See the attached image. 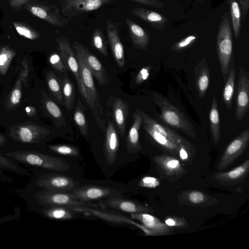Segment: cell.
<instances>
[{
  "instance_id": "1",
  "label": "cell",
  "mask_w": 249,
  "mask_h": 249,
  "mask_svg": "<svg viewBox=\"0 0 249 249\" xmlns=\"http://www.w3.org/2000/svg\"><path fill=\"white\" fill-rule=\"evenodd\" d=\"M154 103L160 108V118L168 126L195 138V129L184 114L161 94H154Z\"/></svg>"
},
{
  "instance_id": "2",
  "label": "cell",
  "mask_w": 249,
  "mask_h": 249,
  "mask_svg": "<svg viewBox=\"0 0 249 249\" xmlns=\"http://www.w3.org/2000/svg\"><path fill=\"white\" fill-rule=\"evenodd\" d=\"M5 155L21 163L53 171L70 169L69 164L62 159L36 151H16L5 153Z\"/></svg>"
},
{
  "instance_id": "3",
  "label": "cell",
  "mask_w": 249,
  "mask_h": 249,
  "mask_svg": "<svg viewBox=\"0 0 249 249\" xmlns=\"http://www.w3.org/2000/svg\"><path fill=\"white\" fill-rule=\"evenodd\" d=\"M216 49L221 71L225 80L232 56V37L229 14L221 17L216 37Z\"/></svg>"
},
{
  "instance_id": "4",
  "label": "cell",
  "mask_w": 249,
  "mask_h": 249,
  "mask_svg": "<svg viewBox=\"0 0 249 249\" xmlns=\"http://www.w3.org/2000/svg\"><path fill=\"white\" fill-rule=\"evenodd\" d=\"M55 40L60 51L61 57L67 70L71 71L76 80L79 93L91 109V103L81 79L76 55L71 45L69 38L61 36L57 37Z\"/></svg>"
},
{
  "instance_id": "5",
  "label": "cell",
  "mask_w": 249,
  "mask_h": 249,
  "mask_svg": "<svg viewBox=\"0 0 249 249\" xmlns=\"http://www.w3.org/2000/svg\"><path fill=\"white\" fill-rule=\"evenodd\" d=\"M36 196L40 203L46 207H63L76 212L82 207L97 206L82 202L68 192L45 190L36 193Z\"/></svg>"
},
{
  "instance_id": "6",
  "label": "cell",
  "mask_w": 249,
  "mask_h": 249,
  "mask_svg": "<svg viewBox=\"0 0 249 249\" xmlns=\"http://www.w3.org/2000/svg\"><path fill=\"white\" fill-rule=\"evenodd\" d=\"M50 133L46 127L33 122H25L13 125L10 135L15 141L28 144L38 143Z\"/></svg>"
},
{
  "instance_id": "7",
  "label": "cell",
  "mask_w": 249,
  "mask_h": 249,
  "mask_svg": "<svg viewBox=\"0 0 249 249\" xmlns=\"http://www.w3.org/2000/svg\"><path fill=\"white\" fill-rule=\"evenodd\" d=\"M152 160L160 176L169 182L176 181L187 173L180 160L174 156L160 155Z\"/></svg>"
},
{
  "instance_id": "8",
  "label": "cell",
  "mask_w": 249,
  "mask_h": 249,
  "mask_svg": "<svg viewBox=\"0 0 249 249\" xmlns=\"http://www.w3.org/2000/svg\"><path fill=\"white\" fill-rule=\"evenodd\" d=\"M82 202L94 204L93 202L113 197H123L119 191L112 188L97 186L86 185L69 192Z\"/></svg>"
},
{
  "instance_id": "9",
  "label": "cell",
  "mask_w": 249,
  "mask_h": 249,
  "mask_svg": "<svg viewBox=\"0 0 249 249\" xmlns=\"http://www.w3.org/2000/svg\"><path fill=\"white\" fill-rule=\"evenodd\" d=\"M249 142V129L243 130L226 147L217 165L218 171L227 168L247 148Z\"/></svg>"
},
{
  "instance_id": "10",
  "label": "cell",
  "mask_w": 249,
  "mask_h": 249,
  "mask_svg": "<svg viewBox=\"0 0 249 249\" xmlns=\"http://www.w3.org/2000/svg\"><path fill=\"white\" fill-rule=\"evenodd\" d=\"M112 0H60V13L67 18L89 13L110 3Z\"/></svg>"
},
{
  "instance_id": "11",
  "label": "cell",
  "mask_w": 249,
  "mask_h": 249,
  "mask_svg": "<svg viewBox=\"0 0 249 249\" xmlns=\"http://www.w3.org/2000/svg\"><path fill=\"white\" fill-rule=\"evenodd\" d=\"M72 46L75 53L80 55L99 85L102 86L108 84V77L106 69L98 59L86 46L78 41H73Z\"/></svg>"
},
{
  "instance_id": "12",
  "label": "cell",
  "mask_w": 249,
  "mask_h": 249,
  "mask_svg": "<svg viewBox=\"0 0 249 249\" xmlns=\"http://www.w3.org/2000/svg\"><path fill=\"white\" fill-rule=\"evenodd\" d=\"M79 184L71 177L54 173L43 175L36 181V184L44 190L59 192H71L78 188Z\"/></svg>"
},
{
  "instance_id": "13",
  "label": "cell",
  "mask_w": 249,
  "mask_h": 249,
  "mask_svg": "<svg viewBox=\"0 0 249 249\" xmlns=\"http://www.w3.org/2000/svg\"><path fill=\"white\" fill-rule=\"evenodd\" d=\"M249 108V75L242 67L238 75V89L235 103V118L241 121Z\"/></svg>"
},
{
  "instance_id": "14",
  "label": "cell",
  "mask_w": 249,
  "mask_h": 249,
  "mask_svg": "<svg viewBox=\"0 0 249 249\" xmlns=\"http://www.w3.org/2000/svg\"><path fill=\"white\" fill-rule=\"evenodd\" d=\"M27 8L34 16L59 28L66 27L71 19L62 16L60 10L53 5H29Z\"/></svg>"
},
{
  "instance_id": "15",
  "label": "cell",
  "mask_w": 249,
  "mask_h": 249,
  "mask_svg": "<svg viewBox=\"0 0 249 249\" xmlns=\"http://www.w3.org/2000/svg\"><path fill=\"white\" fill-rule=\"evenodd\" d=\"M99 205L103 208H109L130 214L137 213H153V209L136 201L124 199L122 197H113L99 201Z\"/></svg>"
},
{
  "instance_id": "16",
  "label": "cell",
  "mask_w": 249,
  "mask_h": 249,
  "mask_svg": "<svg viewBox=\"0 0 249 249\" xmlns=\"http://www.w3.org/2000/svg\"><path fill=\"white\" fill-rule=\"evenodd\" d=\"M249 173V159L242 164L227 172H218L214 174L212 178L222 185L233 186L242 183Z\"/></svg>"
},
{
  "instance_id": "17",
  "label": "cell",
  "mask_w": 249,
  "mask_h": 249,
  "mask_svg": "<svg viewBox=\"0 0 249 249\" xmlns=\"http://www.w3.org/2000/svg\"><path fill=\"white\" fill-rule=\"evenodd\" d=\"M177 201L181 205L192 207H208L219 202L217 199L195 190L181 191L177 196Z\"/></svg>"
},
{
  "instance_id": "18",
  "label": "cell",
  "mask_w": 249,
  "mask_h": 249,
  "mask_svg": "<svg viewBox=\"0 0 249 249\" xmlns=\"http://www.w3.org/2000/svg\"><path fill=\"white\" fill-rule=\"evenodd\" d=\"M119 24L108 19L106 22V30L108 42L114 58L118 65L124 67L125 63L124 46L119 36Z\"/></svg>"
},
{
  "instance_id": "19",
  "label": "cell",
  "mask_w": 249,
  "mask_h": 249,
  "mask_svg": "<svg viewBox=\"0 0 249 249\" xmlns=\"http://www.w3.org/2000/svg\"><path fill=\"white\" fill-rule=\"evenodd\" d=\"M132 218L140 222L148 230L152 235L161 236L172 234L175 229L167 226L159 218L149 213L130 214Z\"/></svg>"
},
{
  "instance_id": "20",
  "label": "cell",
  "mask_w": 249,
  "mask_h": 249,
  "mask_svg": "<svg viewBox=\"0 0 249 249\" xmlns=\"http://www.w3.org/2000/svg\"><path fill=\"white\" fill-rule=\"evenodd\" d=\"M130 12L159 31L164 30L168 21V18L160 13L143 7H136L132 9Z\"/></svg>"
},
{
  "instance_id": "21",
  "label": "cell",
  "mask_w": 249,
  "mask_h": 249,
  "mask_svg": "<svg viewBox=\"0 0 249 249\" xmlns=\"http://www.w3.org/2000/svg\"><path fill=\"white\" fill-rule=\"evenodd\" d=\"M136 111L141 115L143 124L172 142L179 144L184 139L174 130L157 122L140 109L136 108Z\"/></svg>"
},
{
  "instance_id": "22",
  "label": "cell",
  "mask_w": 249,
  "mask_h": 249,
  "mask_svg": "<svg viewBox=\"0 0 249 249\" xmlns=\"http://www.w3.org/2000/svg\"><path fill=\"white\" fill-rule=\"evenodd\" d=\"M119 145V138L116 129L113 122L109 121L106 131L105 154L106 160L110 164L114 163L115 161Z\"/></svg>"
},
{
  "instance_id": "23",
  "label": "cell",
  "mask_w": 249,
  "mask_h": 249,
  "mask_svg": "<svg viewBox=\"0 0 249 249\" xmlns=\"http://www.w3.org/2000/svg\"><path fill=\"white\" fill-rule=\"evenodd\" d=\"M78 212H82L86 214L88 213L89 215H92L113 222L134 225L142 230L146 235H151V232L142 225H141L135 223L130 219L126 218H126L123 216L107 213L102 211L101 209H93L91 207H82L78 210Z\"/></svg>"
},
{
  "instance_id": "24",
  "label": "cell",
  "mask_w": 249,
  "mask_h": 249,
  "mask_svg": "<svg viewBox=\"0 0 249 249\" xmlns=\"http://www.w3.org/2000/svg\"><path fill=\"white\" fill-rule=\"evenodd\" d=\"M125 22L133 46L140 50L146 49L150 40L148 33L142 27L130 18H126Z\"/></svg>"
},
{
  "instance_id": "25",
  "label": "cell",
  "mask_w": 249,
  "mask_h": 249,
  "mask_svg": "<svg viewBox=\"0 0 249 249\" xmlns=\"http://www.w3.org/2000/svg\"><path fill=\"white\" fill-rule=\"evenodd\" d=\"M195 73L198 95L200 98H202L205 95L210 83V70L205 58H203L196 66Z\"/></svg>"
},
{
  "instance_id": "26",
  "label": "cell",
  "mask_w": 249,
  "mask_h": 249,
  "mask_svg": "<svg viewBox=\"0 0 249 249\" xmlns=\"http://www.w3.org/2000/svg\"><path fill=\"white\" fill-rule=\"evenodd\" d=\"M143 124L148 137L157 146L172 155L178 156V144L155 131L145 124Z\"/></svg>"
},
{
  "instance_id": "27",
  "label": "cell",
  "mask_w": 249,
  "mask_h": 249,
  "mask_svg": "<svg viewBox=\"0 0 249 249\" xmlns=\"http://www.w3.org/2000/svg\"><path fill=\"white\" fill-rule=\"evenodd\" d=\"M133 123L126 140V146L130 152H136L141 150L139 141V129L142 123L141 115L137 111L133 113Z\"/></svg>"
},
{
  "instance_id": "28",
  "label": "cell",
  "mask_w": 249,
  "mask_h": 249,
  "mask_svg": "<svg viewBox=\"0 0 249 249\" xmlns=\"http://www.w3.org/2000/svg\"><path fill=\"white\" fill-rule=\"evenodd\" d=\"M128 112V106L127 103L120 98H117L113 104V114L116 124L123 137H124L125 133Z\"/></svg>"
},
{
  "instance_id": "29",
  "label": "cell",
  "mask_w": 249,
  "mask_h": 249,
  "mask_svg": "<svg viewBox=\"0 0 249 249\" xmlns=\"http://www.w3.org/2000/svg\"><path fill=\"white\" fill-rule=\"evenodd\" d=\"M210 130L215 143H217L220 139L221 129L218 106L215 96L213 98L209 113Z\"/></svg>"
},
{
  "instance_id": "30",
  "label": "cell",
  "mask_w": 249,
  "mask_h": 249,
  "mask_svg": "<svg viewBox=\"0 0 249 249\" xmlns=\"http://www.w3.org/2000/svg\"><path fill=\"white\" fill-rule=\"evenodd\" d=\"M62 94L64 105L68 111L71 110L74 106L75 100L74 86L66 73L61 78Z\"/></svg>"
},
{
  "instance_id": "31",
  "label": "cell",
  "mask_w": 249,
  "mask_h": 249,
  "mask_svg": "<svg viewBox=\"0 0 249 249\" xmlns=\"http://www.w3.org/2000/svg\"><path fill=\"white\" fill-rule=\"evenodd\" d=\"M236 70L232 66L229 70L226 79V82L223 91V101L225 106L228 109H231L232 107V99L234 92Z\"/></svg>"
},
{
  "instance_id": "32",
  "label": "cell",
  "mask_w": 249,
  "mask_h": 249,
  "mask_svg": "<svg viewBox=\"0 0 249 249\" xmlns=\"http://www.w3.org/2000/svg\"><path fill=\"white\" fill-rule=\"evenodd\" d=\"M76 211L63 207H47L42 211L46 217L56 220H69L72 219Z\"/></svg>"
},
{
  "instance_id": "33",
  "label": "cell",
  "mask_w": 249,
  "mask_h": 249,
  "mask_svg": "<svg viewBox=\"0 0 249 249\" xmlns=\"http://www.w3.org/2000/svg\"><path fill=\"white\" fill-rule=\"evenodd\" d=\"M43 104L46 111L57 123L59 127L65 124V117L62 110L57 104L45 93L44 95Z\"/></svg>"
},
{
  "instance_id": "34",
  "label": "cell",
  "mask_w": 249,
  "mask_h": 249,
  "mask_svg": "<svg viewBox=\"0 0 249 249\" xmlns=\"http://www.w3.org/2000/svg\"><path fill=\"white\" fill-rule=\"evenodd\" d=\"M46 81L51 93L59 103L63 105L64 102L60 78L54 71H50L46 73Z\"/></svg>"
},
{
  "instance_id": "35",
  "label": "cell",
  "mask_w": 249,
  "mask_h": 249,
  "mask_svg": "<svg viewBox=\"0 0 249 249\" xmlns=\"http://www.w3.org/2000/svg\"><path fill=\"white\" fill-rule=\"evenodd\" d=\"M231 13L232 28L235 39L237 40L241 29V12L239 5L236 0H228Z\"/></svg>"
},
{
  "instance_id": "36",
  "label": "cell",
  "mask_w": 249,
  "mask_h": 249,
  "mask_svg": "<svg viewBox=\"0 0 249 249\" xmlns=\"http://www.w3.org/2000/svg\"><path fill=\"white\" fill-rule=\"evenodd\" d=\"M82 103L78 99L76 107L75 109L73 118L74 122L78 127L81 133L84 136L87 135L88 133V124L86 117L85 110L82 107Z\"/></svg>"
},
{
  "instance_id": "37",
  "label": "cell",
  "mask_w": 249,
  "mask_h": 249,
  "mask_svg": "<svg viewBox=\"0 0 249 249\" xmlns=\"http://www.w3.org/2000/svg\"><path fill=\"white\" fill-rule=\"evenodd\" d=\"M93 47L104 55H108L107 42L101 29L96 28L93 32L91 39Z\"/></svg>"
},
{
  "instance_id": "38",
  "label": "cell",
  "mask_w": 249,
  "mask_h": 249,
  "mask_svg": "<svg viewBox=\"0 0 249 249\" xmlns=\"http://www.w3.org/2000/svg\"><path fill=\"white\" fill-rule=\"evenodd\" d=\"M16 52L8 46H3L0 49V73L5 75L12 60L16 56Z\"/></svg>"
},
{
  "instance_id": "39",
  "label": "cell",
  "mask_w": 249,
  "mask_h": 249,
  "mask_svg": "<svg viewBox=\"0 0 249 249\" xmlns=\"http://www.w3.org/2000/svg\"><path fill=\"white\" fill-rule=\"evenodd\" d=\"M195 154L194 146L184 139L178 144V157L183 162H188L192 160Z\"/></svg>"
},
{
  "instance_id": "40",
  "label": "cell",
  "mask_w": 249,
  "mask_h": 249,
  "mask_svg": "<svg viewBox=\"0 0 249 249\" xmlns=\"http://www.w3.org/2000/svg\"><path fill=\"white\" fill-rule=\"evenodd\" d=\"M23 83L19 77L9 96L8 107L10 108L16 107L20 103L22 96V85Z\"/></svg>"
},
{
  "instance_id": "41",
  "label": "cell",
  "mask_w": 249,
  "mask_h": 249,
  "mask_svg": "<svg viewBox=\"0 0 249 249\" xmlns=\"http://www.w3.org/2000/svg\"><path fill=\"white\" fill-rule=\"evenodd\" d=\"M13 25L17 32L21 36L31 40L40 38V34L35 30L28 26L18 22H13Z\"/></svg>"
},
{
  "instance_id": "42",
  "label": "cell",
  "mask_w": 249,
  "mask_h": 249,
  "mask_svg": "<svg viewBox=\"0 0 249 249\" xmlns=\"http://www.w3.org/2000/svg\"><path fill=\"white\" fill-rule=\"evenodd\" d=\"M48 148L56 153L69 156H77L79 155L78 149L71 145L54 144L49 145Z\"/></svg>"
},
{
  "instance_id": "43",
  "label": "cell",
  "mask_w": 249,
  "mask_h": 249,
  "mask_svg": "<svg viewBox=\"0 0 249 249\" xmlns=\"http://www.w3.org/2000/svg\"><path fill=\"white\" fill-rule=\"evenodd\" d=\"M164 223L174 229L185 230L189 228V224L183 217L170 216L164 219Z\"/></svg>"
},
{
  "instance_id": "44",
  "label": "cell",
  "mask_w": 249,
  "mask_h": 249,
  "mask_svg": "<svg viewBox=\"0 0 249 249\" xmlns=\"http://www.w3.org/2000/svg\"><path fill=\"white\" fill-rule=\"evenodd\" d=\"M197 36L195 35H189L175 43L171 47L172 51L181 52L191 47L197 40Z\"/></svg>"
},
{
  "instance_id": "45",
  "label": "cell",
  "mask_w": 249,
  "mask_h": 249,
  "mask_svg": "<svg viewBox=\"0 0 249 249\" xmlns=\"http://www.w3.org/2000/svg\"><path fill=\"white\" fill-rule=\"evenodd\" d=\"M0 167L18 174L28 175V171L24 169H19L12 160L0 154Z\"/></svg>"
},
{
  "instance_id": "46",
  "label": "cell",
  "mask_w": 249,
  "mask_h": 249,
  "mask_svg": "<svg viewBox=\"0 0 249 249\" xmlns=\"http://www.w3.org/2000/svg\"><path fill=\"white\" fill-rule=\"evenodd\" d=\"M49 61L51 66L56 71L66 73L67 69L59 54L56 53H53L50 56Z\"/></svg>"
},
{
  "instance_id": "47",
  "label": "cell",
  "mask_w": 249,
  "mask_h": 249,
  "mask_svg": "<svg viewBox=\"0 0 249 249\" xmlns=\"http://www.w3.org/2000/svg\"><path fill=\"white\" fill-rule=\"evenodd\" d=\"M160 184V181L158 178L149 176L143 177L138 182L140 187L147 188H155Z\"/></svg>"
},
{
  "instance_id": "48",
  "label": "cell",
  "mask_w": 249,
  "mask_h": 249,
  "mask_svg": "<svg viewBox=\"0 0 249 249\" xmlns=\"http://www.w3.org/2000/svg\"><path fill=\"white\" fill-rule=\"evenodd\" d=\"M29 73V65L28 60L24 58L22 61L21 69L19 76L21 79L23 84L25 87L27 86L28 75Z\"/></svg>"
},
{
  "instance_id": "49",
  "label": "cell",
  "mask_w": 249,
  "mask_h": 249,
  "mask_svg": "<svg viewBox=\"0 0 249 249\" xmlns=\"http://www.w3.org/2000/svg\"><path fill=\"white\" fill-rule=\"evenodd\" d=\"M150 70L151 67L150 66L142 68L136 75L135 78L136 83L139 85L146 80L149 76Z\"/></svg>"
},
{
  "instance_id": "50",
  "label": "cell",
  "mask_w": 249,
  "mask_h": 249,
  "mask_svg": "<svg viewBox=\"0 0 249 249\" xmlns=\"http://www.w3.org/2000/svg\"><path fill=\"white\" fill-rule=\"evenodd\" d=\"M140 4L145 5L148 6L157 8H162L164 5L161 2L158 0H129Z\"/></svg>"
},
{
  "instance_id": "51",
  "label": "cell",
  "mask_w": 249,
  "mask_h": 249,
  "mask_svg": "<svg viewBox=\"0 0 249 249\" xmlns=\"http://www.w3.org/2000/svg\"><path fill=\"white\" fill-rule=\"evenodd\" d=\"M241 7L242 20H245L248 14L249 7V0H236Z\"/></svg>"
},
{
  "instance_id": "52",
  "label": "cell",
  "mask_w": 249,
  "mask_h": 249,
  "mask_svg": "<svg viewBox=\"0 0 249 249\" xmlns=\"http://www.w3.org/2000/svg\"><path fill=\"white\" fill-rule=\"evenodd\" d=\"M29 0H10V5L13 8H18L26 3Z\"/></svg>"
},
{
  "instance_id": "53",
  "label": "cell",
  "mask_w": 249,
  "mask_h": 249,
  "mask_svg": "<svg viewBox=\"0 0 249 249\" xmlns=\"http://www.w3.org/2000/svg\"><path fill=\"white\" fill-rule=\"evenodd\" d=\"M25 112L29 117L36 118V110L35 107L32 106L26 107L25 108Z\"/></svg>"
},
{
  "instance_id": "54",
  "label": "cell",
  "mask_w": 249,
  "mask_h": 249,
  "mask_svg": "<svg viewBox=\"0 0 249 249\" xmlns=\"http://www.w3.org/2000/svg\"><path fill=\"white\" fill-rule=\"evenodd\" d=\"M6 141V138L4 136L0 134V146L4 145Z\"/></svg>"
},
{
  "instance_id": "55",
  "label": "cell",
  "mask_w": 249,
  "mask_h": 249,
  "mask_svg": "<svg viewBox=\"0 0 249 249\" xmlns=\"http://www.w3.org/2000/svg\"><path fill=\"white\" fill-rule=\"evenodd\" d=\"M198 0V1H199V2H201V1H202L203 0Z\"/></svg>"
}]
</instances>
